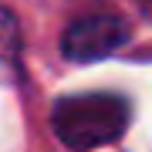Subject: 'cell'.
Returning a JSON list of instances; mask_svg holds the SVG:
<instances>
[{"instance_id": "1", "label": "cell", "mask_w": 152, "mask_h": 152, "mask_svg": "<svg viewBox=\"0 0 152 152\" xmlns=\"http://www.w3.org/2000/svg\"><path fill=\"white\" fill-rule=\"evenodd\" d=\"M51 129L71 152L108 145L129 129V102L108 91H88L61 98L51 112Z\"/></svg>"}, {"instance_id": "2", "label": "cell", "mask_w": 152, "mask_h": 152, "mask_svg": "<svg viewBox=\"0 0 152 152\" xmlns=\"http://www.w3.org/2000/svg\"><path fill=\"white\" fill-rule=\"evenodd\" d=\"M125 41H129V24L118 14H85L64 27L61 54L68 61L88 64V61H102L115 54Z\"/></svg>"}, {"instance_id": "3", "label": "cell", "mask_w": 152, "mask_h": 152, "mask_svg": "<svg viewBox=\"0 0 152 152\" xmlns=\"http://www.w3.org/2000/svg\"><path fill=\"white\" fill-rule=\"evenodd\" d=\"M20 48H24L20 20L7 7H0V78L4 81H14L20 71Z\"/></svg>"}]
</instances>
